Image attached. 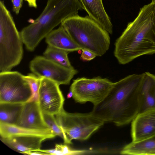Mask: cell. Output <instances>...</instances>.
Returning <instances> with one entry per match:
<instances>
[{
  "label": "cell",
  "instance_id": "6da1fadb",
  "mask_svg": "<svg viewBox=\"0 0 155 155\" xmlns=\"http://www.w3.org/2000/svg\"><path fill=\"white\" fill-rule=\"evenodd\" d=\"M143 76V73L133 74L114 82L105 98L94 106L91 113L104 123L117 126L130 123L139 114V90Z\"/></svg>",
  "mask_w": 155,
  "mask_h": 155
},
{
  "label": "cell",
  "instance_id": "7a4b0ae2",
  "mask_svg": "<svg viewBox=\"0 0 155 155\" xmlns=\"http://www.w3.org/2000/svg\"><path fill=\"white\" fill-rule=\"evenodd\" d=\"M114 45V56L122 64L142 55L155 53V0L140 9Z\"/></svg>",
  "mask_w": 155,
  "mask_h": 155
},
{
  "label": "cell",
  "instance_id": "3957f363",
  "mask_svg": "<svg viewBox=\"0 0 155 155\" xmlns=\"http://www.w3.org/2000/svg\"><path fill=\"white\" fill-rule=\"evenodd\" d=\"M82 9L79 0H48L38 17L20 33L26 49L34 51L54 28L66 19L78 15Z\"/></svg>",
  "mask_w": 155,
  "mask_h": 155
},
{
  "label": "cell",
  "instance_id": "277c9868",
  "mask_svg": "<svg viewBox=\"0 0 155 155\" xmlns=\"http://www.w3.org/2000/svg\"><path fill=\"white\" fill-rule=\"evenodd\" d=\"M61 24L82 49L89 50L99 57L108 50L110 43L109 33L88 16L78 15L66 19Z\"/></svg>",
  "mask_w": 155,
  "mask_h": 155
},
{
  "label": "cell",
  "instance_id": "5b68a950",
  "mask_svg": "<svg viewBox=\"0 0 155 155\" xmlns=\"http://www.w3.org/2000/svg\"><path fill=\"white\" fill-rule=\"evenodd\" d=\"M23 42L10 12L0 2V71H11L22 59Z\"/></svg>",
  "mask_w": 155,
  "mask_h": 155
},
{
  "label": "cell",
  "instance_id": "8992f818",
  "mask_svg": "<svg viewBox=\"0 0 155 155\" xmlns=\"http://www.w3.org/2000/svg\"><path fill=\"white\" fill-rule=\"evenodd\" d=\"M55 116L63 133L65 144H71L72 140L74 139L87 140L104 123L91 112L70 113L63 108Z\"/></svg>",
  "mask_w": 155,
  "mask_h": 155
},
{
  "label": "cell",
  "instance_id": "52a82bcc",
  "mask_svg": "<svg viewBox=\"0 0 155 155\" xmlns=\"http://www.w3.org/2000/svg\"><path fill=\"white\" fill-rule=\"evenodd\" d=\"M114 84L109 79L100 77L92 78L82 77L73 80L69 91L76 102L83 104L89 102L94 105L104 100Z\"/></svg>",
  "mask_w": 155,
  "mask_h": 155
},
{
  "label": "cell",
  "instance_id": "ba28073f",
  "mask_svg": "<svg viewBox=\"0 0 155 155\" xmlns=\"http://www.w3.org/2000/svg\"><path fill=\"white\" fill-rule=\"evenodd\" d=\"M32 95L30 85L25 75L17 71L0 73V103L24 104Z\"/></svg>",
  "mask_w": 155,
  "mask_h": 155
},
{
  "label": "cell",
  "instance_id": "9c48e42d",
  "mask_svg": "<svg viewBox=\"0 0 155 155\" xmlns=\"http://www.w3.org/2000/svg\"><path fill=\"white\" fill-rule=\"evenodd\" d=\"M29 68L37 76L51 80L59 85L69 84L78 72L74 68H66L41 56H37L31 60Z\"/></svg>",
  "mask_w": 155,
  "mask_h": 155
},
{
  "label": "cell",
  "instance_id": "30bf717a",
  "mask_svg": "<svg viewBox=\"0 0 155 155\" xmlns=\"http://www.w3.org/2000/svg\"><path fill=\"white\" fill-rule=\"evenodd\" d=\"M59 86L51 80L41 78L38 102L43 113L55 115L63 108L65 99Z\"/></svg>",
  "mask_w": 155,
  "mask_h": 155
},
{
  "label": "cell",
  "instance_id": "8fae6325",
  "mask_svg": "<svg viewBox=\"0 0 155 155\" xmlns=\"http://www.w3.org/2000/svg\"><path fill=\"white\" fill-rule=\"evenodd\" d=\"M133 142L141 141L155 134V109L138 114L132 121Z\"/></svg>",
  "mask_w": 155,
  "mask_h": 155
},
{
  "label": "cell",
  "instance_id": "7c38bea8",
  "mask_svg": "<svg viewBox=\"0 0 155 155\" xmlns=\"http://www.w3.org/2000/svg\"><path fill=\"white\" fill-rule=\"evenodd\" d=\"M29 129L42 130L49 128L44 120L38 102H27L23 104L19 118L16 125Z\"/></svg>",
  "mask_w": 155,
  "mask_h": 155
},
{
  "label": "cell",
  "instance_id": "4fadbf2b",
  "mask_svg": "<svg viewBox=\"0 0 155 155\" xmlns=\"http://www.w3.org/2000/svg\"><path fill=\"white\" fill-rule=\"evenodd\" d=\"M1 141L13 150L24 154L26 152L38 151L45 137L31 135H15L0 138Z\"/></svg>",
  "mask_w": 155,
  "mask_h": 155
},
{
  "label": "cell",
  "instance_id": "5bb4252c",
  "mask_svg": "<svg viewBox=\"0 0 155 155\" xmlns=\"http://www.w3.org/2000/svg\"><path fill=\"white\" fill-rule=\"evenodd\" d=\"M139 92V114L155 109V75L148 72L143 73Z\"/></svg>",
  "mask_w": 155,
  "mask_h": 155
},
{
  "label": "cell",
  "instance_id": "9a60e30c",
  "mask_svg": "<svg viewBox=\"0 0 155 155\" xmlns=\"http://www.w3.org/2000/svg\"><path fill=\"white\" fill-rule=\"evenodd\" d=\"M82 9L88 16L99 24L109 34L113 32V26L107 13L102 0H79Z\"/></svg>",
  "mask_w": 155,
  "mask_h": 155
},
{
  "label": "cell",
  "instance_id": "2e32d148",
  "mask_svg": "<svg viewBox=\"0 0 155 155\" xmlns=\"http://www.w3.org/2000/svg\"><path fill=\"white\" fill-rule=\"evenodd\" d=\"M48 45L69 52L82 50L61 26L52 31L45 37Z\"/></svg>",
  "mask_w": 155,
  "mask_h": 155
},
{
  "label": "cell",
  "instance_id": "e0dca14e",
  "mask_svg": "<svg viewBox=\"0 0 155 155\" xmlns=\"http://www.w3.org/2000/svg\"><path fill=\"white\" fill-rule=\"evenodd\" d=\"M15 135H31L41 137L47 139L54 138L56 136L50 129L39 130L28 129L0 123V138H6Z\"/></svg>",
  "mask_w": 155,
  "mask_h": 155
},
{
  "label": "cell",
  "instance_id": "ac0fdd59",
  "mask_svg": "<svg viewBox=\"0 0 155 155\" xmlns=\"http://www.w3.org/2000/svg\"><path fill=\"white\" fill-rule=\"evenodd\" d=\"M120 153L123 155H155V134L141 141H132L123 148Z\"/></svg>",
  "mask_w": 155,
  "mask_h": 155
},
{
  "label": "cell",
  "instance_id": "d6986e66",
  "mask_svg": "<svg viewBox=\"0 0 155 155\" xmlns=\"http://www.w3.org/2000/svg\"><path fill=\"white\" fill-rule=\"evenodd\" d=\"M24 104L0 103V123L16 125Z\"/></svg>",
  "mask_w": 155,
  "mask_h": 155
},
{
  "label": "cell",
  "instance_id": "ffe728a7",
  "mask_svg": "<svg viewBox=\"0 0 155 155\" xmlns=\"http://www.w3.org/2000/svg\"><path fill=\"white\" fill-rule=\"evenodd\" d=\"M69 52L49 45L43 54V56L59 65L66 68H74L71 65L68 57Z\"/></svg>",
  "mask_w": 155,
  "mask_h": 155
},
{
  "label": "cell",
  "instance_id": "44dd1931",
  "mask_svg": "<svg viewBox=\"0 0 155 155\" xmlns=\"http://www.w3.org/2000/svg\"><path fill=\"white\" fill-rule=\"evenodd\" d=\"M40 151L48 155H84L96 154L98 151L93 150L73 149L65 144H56L54 149L50 150L40 149Z\"/></svg>",
  "mask_w": 155,
  "mask_h": 155
},
{
  "label": "cell",
  "instance_id": "7402d4cb",
  "mask_svg": "<svg viewBox=\"0 0 155 155\" xmlns=\"http://www.w3.org/2000/svg\"><path fill=\"white\" fill-rule=\"evenodd\" d=\"M25 77L29 83L31 90L32 96L28 101H38L39 91L41 78H39L33 73H30Z\"/></svg>",
  "mask_w": 155,
  "mask_h": 155
},
{
  "label": "cell",
  "instance_id": "603a6c76",
  "mask_svg": "<svg viewBox=\"0 0 155 155\" xmlns=\"http://www.w3.org/2000/svg\"><path fill=\"white\" fill-rule=\"evenodd\" d=\"M43 117L45 123L55 135L64 138L62 130L58 124L55 117L53 115L43 113Z\"/></svg>",
  "mask_w": 155,
  "mask_h": 155
},
{
  "label": "cell",
  "instance_id": "cb8c5ba5",
  "mask_svg": "<svg viewBox=\"0 0 155 155\" xmlns=\"http://www.w3.org/2000/svg\"><path fill=\"white\" fill-rule=\"evenodd\" d=\"M82 52L80 58L83 61H91L94 59L97 56L90 51L86 49H82Z\"/></svg>",
  "mask_w": 155,
  "mask_h": 155
},
{
  "label": "cell",
  "instance_id": "d4e9b609",
  "mask_svg": "<svg viewBox=\"0 0 155 155\" xmlns=\"http://www.w3.org/2000/svg\"><path fill=\"white\" fill-rule=\"evenodd\" d=\"M13 5V10L18 15L21 8L23 3V0H12Z\"/></svg>",
  "mask_w": 155,
  "mask_h": 155
},
{
  "label": "cell",
  "instance_id": "484cf974",
  "mask_svg": "<svg viewBox=\"0 0 155 155\" xmlns=\"http://www.w3.org/2000/svg\"><path fill=\"white\" fill-rule=\"evenodd\" d=\"M24 154L31 155H48L47 153L43 152L40 151H36L31 152H27Z\"/></svg>",
  "mask_w": 155,
  "mask_h": 155
},
{
  "label": "cell",
  "instance_id": "4316f807",
  "mask_svg": "<svg viewBox=\"0 0 155 155\" xmlns=\"http://www.w3.org/2000/svg\"><path fill=\"white\" fill-rule=\"evenodd\" d=\"M28 4L31 7L36 8L37 7L36 3V0H25Z\"/></svg>",
  "mask_w": 155,
  "mask_h": 155
},
{
  "label": "cell",
  "instance_id": "83f0119b",
  "mask_svg": "<svg viewBox=\"0 0 155 155\" xmlns=\"http://www.w3.org/2000/svg\"><path fill=\"white\" fill-rule=\"evenodd\" d=\"M72 97V94L71 91H70L67 95V98H71V97Z\"/></svg>",
  "mask_w": 155,
  "mask_h": 155
}]
</instances>
